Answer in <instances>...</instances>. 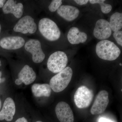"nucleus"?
<instances>
[{
	"label": "nucleus",
	"mask_w": 122,
	"mask_h": 122,
	"mask_svg": "<svg viewBox=\"0 0 122 122\" xmlns=\"http://www.w3.org/2000/svg\"><path fill=\"white\" fill-rule=\"evenodd\" d=\"M96 52L98 56L103 60L113 61L120 56L121 51L113 42L104 40L96 45Z\"/></svg>",
	"instance_id": "nucleus-1"
},
{
	"label": "nucleus",
	"mask_w": 122,
	"mask_h": 122,
	"mask_svg": "<svg viewBox=\"0 0 122 122\" xmlns=\"http://www.w3.org/2000/svg\"><path fill=\"white\" fill-rule=\"evenodd\" d=\"M73 70L69 66L53 76L50 82L51 89L56 93L61 92L68 86L72 79Z\"/></svg>",
	"instance_id": "nucleus-2"
},
{
	"label": "nucleus",
	"mask_w": 122,
	"mask_h": 122,
	"mask_svg": "<svg viewBox=\"0 0 122 122\" xmlns=\"http://www.w3.org/2000/svg\"><path fill=\"white\" fill-rule=\"evenodd\" d=\"M38 28L42 35L48 41H55L61 37V30L57 24L48 18H44L39 21Z\"/></svg>",
	"instance_id": "nucleus-3"
},
{
	"label": "nucleus",
	"mask_w": 122,
	"mask_h": 122,
	"mask_svg": "<svg viewBox=\"0 0 122 122\" xmlns=\"http://www.w3.org/2000/svg\"><path fill=\"white\" fill-rule=\"evenodd\" d=\"M68 58L65 53L57 51L49 57L47 61L48 70L54 73H58L66 67L68 63Z\"/></svg>",
	"instance_id": "nucleus-4"
},
{
	"label": "nucleus",
	"mask_w": 122,
	"mask_h": 122,
	"mask_svg": "<svg viewBox=\"0 0 122 122\" xmlns=\"http://www.w3.org/2000/svg\"><path fill=\"white\" fill-rule=\"evenodd\" d=\"M94 96L93 92L92 90L85 86H81L77 89L75 93V103L79 109L87 108L90 105Z\"/></svg>",
	"instance_id": "nucleus-5"
},
{
	"label": "nucleus",
	"mask_w": 122,
	"mask_h": 122,
	"mask_svg": "<svg viewBox=\"0 0 122 122\" xmlns=\"http://www.w3.org/2000/svg\"><path fill=\"white\" fill-rule=\"evenodd\" d=\"M25 48L27 52L32 54V59L34 63H41L45 59V55L38 40L30 39L25 44Z\"/></svg>",
	"instance_id": "nucleus-6"
},
{
	"label": "nucleus",
	"mask_w": 122,
	"mask_h": 122,
	"mask_svg": "<svg viewBox=\"0 0 122 122\" xmlns=\"http://www.w3.org/2000/svg\"><path fill=\"white\" fill-rule=\"evenodd\" d=\"M37 29L36 24L32 17L28 15L23 17L14 26L13 30L15 32L21 33L23 34L29 33H34Z\"/></svg>",
	"instance_id": "nucleus-7"
},
{
	"label": "nucleus",
	"mask_w": 122,
	"mask_h": 122,
	"mask_svg": "<svg viewBox=\"0 0 122 122\" xmlns=\"http://www.w3.org/2000/svg\"><path fill=\"white\" fill-rule=\"evenodd\" d=\"M109 93L106 90L100 91L96 96L90 112L93 115L102 113L109 104Z\"/></svg>",
	"instance_id": "nucleus-8"
},
{
	"label": "nucleus",
	"mask_w": 122,
	"mask_h": 122,
	"mask_svg": "<svg viewBox=\"0 0 122 122\" xmlns=\"http://www.w3.org/2000/svg\"><path fill=\"white\" fill-rule=\"evenodd\" d=\"M112 30L109 21L101 19L96 21L93 30L95 37L99 40H106L111 36Z\"/></svg>",
	"instance_id": "nucleus-9"
},
{
	"label": "nucleus",
	"mask_w": 122,
	"mask_h": 122,
	"mask_svg": "<svg viewBox=\"0 0 122 122\" xmlns=\"http://www.w3.org/2000/svg\"><path fill=\"white\" fill-rule=\"evenodd\" d=\"M57 118L61 122H74V116L69 105L65 102H60L55 109Z\"/></svg>",
	"instance_id": "nucleus-10"
},
{
	"label": "nucleus",
	"mask_w": 122,
	"mask_h": 122,
	"mask_svg": "<svg viewBox=\"0 0 122 122\" xmlns=\"http://www.w3.org/2000/svg\"><path fill=\"white\" fill-rule=\"evenodd\" d=\"M25 39L20 36L7 37L0 41V46L8 50H15L21 48L25 45Z\"/></svg>",
	"instance_id": "nucleus-11"
},
{
	"label": "nucleus",
	"mask_w": 122,
	"mask_h": 122,
	"mask_svg": "<svg viewBox=\"0 0 122 122\" xmlns=\"http://www.w3.org/2000/svg\"><path fill=\"white\" fill-rule=\"evenodd\" d=\"M80 11L77 7L68 5H62L57 10L59 16L69 22L77 19L80 14Z\"/></svg>",
	"instance_id": "nucleus-12"
},
{
	"label": "nucleus",
	"mask_w": 122,
	"mask_h": 122,
	"mask_svg": "<svg viewBox=\"0 0 122 122\" xmlns=\"http://www.w3.org/2000/svg\"><path fill=\"white\" fill-rule=\"evenodd\" d=\"M16 111V107L13 99L8 97L5 100L2 110L0 112V120L10 122L13 120Z\"/></svg>",
	"instance_id": "nucleus-13"
},
{
	"label": "nucleus",
	"mask_w": 122,
	"mask_h": 122,
	"mask_svg": "<svg viewBox=\"0 0 122 122\" xmlns=\"http://www.w3.org/2000/svg\"><path fill=\"white\" fill-rule=\"evenodd\" d=\"M24 6L22 3L16 4V1L8 0L2 7V11L5 14H12L14 16L19 18L22 16L24 11Z\"/></svg>",
	"instance_id": "nucleus-14"
},
{
	"label": "nucleus",
	"mask_w": 122,
	"mask_h": 122,
	"mask_svg": "<svg viewBox=\"0 0 122 122\" xmlns=\"http://www.w3.org/2000/svg\"><path fill=\"white\" fill-rule=\"evenodd\" d=\"M67 39L72 45H77L86 42L87 39V35L86 33L80 31L78 28L74 26L69 30Z\"/></svg>",
	"instance_id": "nucleus-15"
},
{
	"label": "nucleus",
	"mask_w": 122,
	"mask_h": 122,
	"mask_svg": "<svg viewBox=\"0 0 122 122\" xmlns=\"http://www.w3.org/2000/svg\"><path fill=\"white\" fill-rule=\"evenodd\" d=\"M18 77L22 83L28 85L34 82L36 78V75L32 68L26 65L18 74Z\"/></svg>",
	"instance_id": "nucleus-16"
},
{
	"label": "nucleus",
	"mask_w": 122,
	"mask_h": 122,
	"mask_svg": "<svg viewBox=\"0 0 122 122\" xmlns=\"http://www.w3.org/2000/svg\"><path fill=\"white\" fill-rule=\"evenodd\" d=\"M31 90L34 96L36 97H49L51 94V87L47 83H35L32 86Z\"/></svg>",
	"instance_id": "nucleus-17"
},
{
	"label": "nucleus",
	"mask_w": 122,
	"mask_h": 122,
	"mask_svg": "<svg viewBox=\"0 0 122 122\" xmlns=\"http://www.w3.org/2000/svg\"><path fill=\"white\" fill-rule=\"evenodd\" d=\"M109 22L112 31L120 30L122 28V13L116 12L113 14Z\"/></svg>",
	"instance_id": "nucleus-18"
},
{
	"label": "nucleus",
	"mask_w": 122,
	"mask_h": 122,
	"mask_svg": "<svg viewBox=\"0 0 122 122\" xmlns=\"http://www.w3.org/2000/svg\"><path fill=\"white\" fill-rule=\"evenodd\" d=\"M105 0H90L89 2L92 4H98L100 5L101 11L103 13L107 14L109 13L112 10L111 5L105 3Z\"/></svg>",
	"instance_id": "nucleus-19"
},
{
	"label": "nucleus",
	"mask_w": 122,
	"mask_h": 122,
	"mask_svg": "<svg viewBox=\"0 0 122 122\" xmlns=\"http://www.w3.org/2000/svg\"><path fill=\"white\" fill-rule=\"evenodd\" d=\"M62 4V1L61 0H53L49 5V10L51 12H55L57 11Z\"/></svg>",
	"instance_id": "nucleus-20"
},
{
	"label": "nucleus",
	"mask_w": 122,
	"mask_h": 122,
	"mask_svg": "<svg viewBox=\"0 0 122 122\" xmlns=\"http://www.w3.org/2000/svg\"><path fill=\"white\" fill-rule=\"evenodd\" d=\"M113 36L118 45L121 47L122 46V30L114 32Z\"/></svg>",
	"instance_id": "nucleus-21"
},
{
	"label": "nucleus",
	"mask_w": 122,
	"mask_h": 122,
	"mask_svg": "<svg viewBox=\"0 0 122 122\" xmlns=\"http://www.w3.org/2000/svg\"><path fill=\"white\" fill-rule=\"evenodd\" d=\"M76 4L80 5H83L87 4L89 0H74Z\"/></svg>",
	"instance_id": "nucleus-22"
},
{
	"label": "nucleus",
	"mask_w": 122,
	"mask_h": 122,
	"mask_svg": "<svg viewBox=\"0 0 122 122\" xmlns=\"http://www.w3.org/2000/svg\"><path fill=\"white\" fill-rule=\"evenodd\" d=\"M99 122H114L110 119H107L106 118H101L99 120Z\"/></svg>",
	"instance_id": "nucleus-23"
},
{
	"label": "nucleus",
	"mask_w": 122,
	"mask_h": 122,
	"mask_svg": "<svg viewBox=\"0 0 122 122\" xmlns=\"http://www.w3.org/2000/svg\"><path fill=\"white\" fill-rule=\"evenodd\" d=\"M15 122H28L25 118L23 117L19 118L16 120Z\"/></svg>",
	"instance_id": "nucleus-24"
},
{
	"label": "nucleus",
	"mask_w": 122,
	"mask_h": 122,
	"mask_svg": "<svg viewBox=\"0 0 122 122\" xmlns=\"http://www.w3.org/2000/svg\"><path fill=\"white\" fill-rule=\"evenodd\" d=\"M6 1L4 0H0V8H2L4 5V3Z\"/></svg>",
	"instance_id": "nucleus-25"
},
{
	"label": "nucleus",
	"mask_w": 122,
	"mask_h": 122,
	"mask_svg": "<svg viewBox=\"0 0 122 122\" xmlns=\"http://www.w3.org/2000/svg\"><path fill=\"white\" fill-rule=\"evenodd\" d=\"M1 75H2V73L1 72H0V83L1 82H3L4 81H5V78H1Z\"/></svg>",
	"instance_id": "nucleus-26"
},
{
	"label": "nucleus",
	"mask_w": 122,
	"mask_h": 122,
	"mask_svg": "<svg viewBox=\"0 0 122 122\" xmlns=\"http://www.w3.org/2000/svg\"><path fill=\"white\" fill-rule=\"evenodd\" d=\"M1 100H0V109H1Z\"/></svg>",
	"instance_id": "nucleus-27"
},
{
	"label": "nucleus",
	"mask_w": 122,
	"mask_h": 122,
	"mask_svg": "<svg viewBox=\"0 0 122 122\" xmlns=\"http://www.w3.org/2000/svg\"><path fill=\"white\" fill-rule=\"evenodd\" d=\"M1 30V26L0 24V33Z\"/></svg>",
	"instance_id": "nucleus-28"
},
{
	"label": "nucleus",
	"mask_w": 122,
	"mask_h": 122,
	"mask_svg": "<svg viewBox=\"0 0 122 122\" xmlns=\"http://www.w3.org/2000/svg\"><path fill=\"white\" fill-rule=\"evenodd\" d=\"M41 122V121H37V122Z\"/></svg>",
	"instance_id": "nucleus-29"
},
{
	"label": "nucleus",
	"mask_w": 122,
	"mask_h": 122,
	"mask_svg": "<svg viewBox=\"0 0 122 122\" xmlns=\"http://www.w3.org/2000/svg\"><path fill=\"white\" fill-rule=\"evenodd\" d=\"M120 66H122V63H120Z\"/></svg>",
	"instance_id": "nucleus-30"
},
{
	"label": "nucleus",
	"mask_w": 122,
	"mask_h": 122,
	"mask_svg": "<svg viewBox=\"0 0 122 122\" xmlns=\"http://www.w3.org/2000/svg\"><path fill=\"white\" fill-rule=\"evenodd\" d=\"M1 66V61H0V66Z\"/></svg>",
	"instance_id": "nucleus-31"
}]
</instances>
